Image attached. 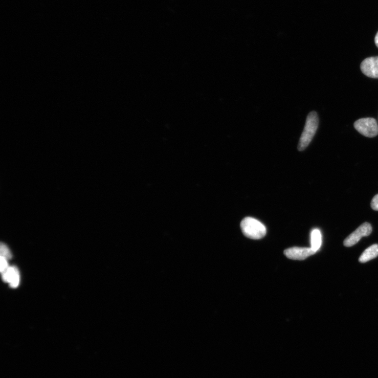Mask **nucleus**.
I'll list each match as a JSON object with an SVG mask.
<instances>
[{
  "mask_svg": "<svg viewBox=\"0 0 378 378\" xmlns=\"http://www.w3.org/2000/svg\"><path fill=\"white\" fill-rule=\"evenodd\" d=\"M322 243V236L320 230L314 229L311 233V249L317 252Z\"/></svg>",
  "mask_w": 378,
  "mask_h": 378,
  "instance_id": "nucleus-9",
  "label": "nucleus"
},
{
  "mask_svg": "<svg viewBox=\"0 0 378 378\" xmlns=\"http://www.w3.org/2000/svg\"><path fill=\"white\" fill-rule=\"evenodd\" d=\"M3 279L5 282L10 283L12 288H16L18 286L19 283V273L17 268L9 267V268L3 273Z\"/></svg>",
  "mask_w": 378,
  "mask_h": 378,
  "instance_id": "nucleus-7",
  "label": "nucleus"
},
{
  "mask_svg": "<svg viewBox=\"0 0 378 378\" xmlns=\"http://www.w3.org/2000/svg\"><path fill=\"white\" fill-rule=\"evenodd\" d=\"M361 69L366 76L378 78V56L366 58L362 63Z\"/></svg>",
  "mask_w": 378,
  "mask_h": 378,
  "instance_id": "nucleus-6",
  "label": "nucleus"
},
{
  "mask_svg": "<svg viewBox=\"0 0 378 378\" xmlns=\"http://www.w3.org/2000/svg\"><path fill=\"white\" fill-rule=\"evenodd\" d=\"M316 253L311 248L293 247L284 251V254L290 259L300 261L306 259L307 257Z\"/></svg>",
  "mask_w": 378,
  "mask_h": 378,
  "instance_id": "nucleus-5",
  "label": "nucleus"
},
{
  "mask_svg": "<svg viewBox=\"0 0 378 378\" xmlns=\"http://www.w3.org/2000/svg\"><path fill=\"white\" fill-rule=\"evenodd\" d=\"M378 256V245L373 244L367 248L360 257L359 261L365 263Z\"/></svg>",
  "mask_w": 378,
  "mask_h": 378,
  "instance_id": "nucleus-8",
  "label": "nucleus"
},
{
  "mask_svg": "<svg viewBox=\"0 0 378 378\" xmlns=\"http://www.w3.org/2000/svg\"><path fill=\"white\" fill-rule=\"evenodd\" d=\"M241 228L243 234L253 240H259L266 234V227L254 218L247 217L241 223Z\"/></svg>",
  "mask_w": 378,
  "mask_h": 378,
  "instance_id": "nucleus-2",
  "label": "nucleus"
},
{
  "mask_svg": "<svg viewBox=\"0 0 378 378\" xmlns=\"http://www.w3.org/2000/svg\"><path fill=\"white\" fill-rule=\"evenodd\" d=\"M372 209L375 211H378V194L375 195L372 198L371 203Z\"/></svg>",
  "mask_w": 378,
  "mask_h": 378,
  "instance_id": "nucleus-12",
  "label": "nucleus"
},
{
  "mask_svg": "<svg viewBox=\"0 0 378 378\" xmlns=\"http://www.w3.org/2000/svg\"><path fill=\"white\" fill-rule=\"evenodd\" d=\"M1 256L6 258L7 260H10L12 258V254L8 247L4 243L1 244Z\"/></svg>",
  "mask_w": 378,
  "mask_h": 378,
  "instance_id": "nucleus-10",
  "label": "nucleus"
},
{
  "mask_svg": "<svg viewBox=\"0 0 378 378\" xmlns=\"http://www.w3.org/2000/svg\"><path fill=\"white\" fill-rule=\"evenodd\" d=\"M374 41H375V44L376 46L378 48V32L376 33V35L375 36Z\"/></svg>",
  "mask_w": 378,
  "mask_h": 378,
  "instance_id": "nucleus-13",
  "label": "nucleus"
},
{
  "mask_svg": "<svg viewBox=\"0 0 378 378\" xmlns=\"http://www.w3.org/2000/svg\"><path fill=\"white\" fill-rule=\"evenodd\" d=\"M372 228L368 223H364L358 227L353 232L350 234L345 240L344 245L346 247H351L359 242L363 237L370 235Z\"/></svg>",
  "mask_w": 378,
  "mask_h": 378,
  "instance_id": "nucleus-4",
  "label": "nucleus"
},
{
  "mask_svg": "<svg viewBox=\"0 0 378 378\" xmlns=\"http://www.w3.org/2000/svg\"><path fill=\"white\" fill-rule=\"evenodd\" d=\"M319 124V118L315 111L310 112L306 119L304 131L302 134L298 146V149L300 151L304 150L310 143Z\"/></svg>",
  "mask_w": 378,
  "mask_h": 378,
  "instance_id": "nucleus-1",
  "label": "nucleus"
},
{
  "mask_svg": "<svg viewBox=\"0 0 378 378\" xmlns=\"http://www.w3.org/2000/svg\"><path fill=\"white\" fill-rule=\"evenodd\" d=\"M354 127L358 132L367 137L373 138L378 135V125L373 118L360 119L354 123Z\"/></svg>",
  "mask_w": 378,
  "mask_h": 378,
  "instance_id": "nucleus-3",
  "label": "nucleus"
},
{
  "mask_svg": "<svg viewBox=\"0 0 378 378\" xmlns=\"http://www.w3.org/2000/svg\"><path fill=\"white\" fill-rule=\"evenodd\" d=\"M8 263L7 262V260L5 257L1 256V272L2 273H3L5 272L8 269Z\"/></svg>",
  "mask_w": 378,
  "mask_h": 378,
  "instance_id": "nucleus-11",
  "label": "nucleus"
}]
</instances>
